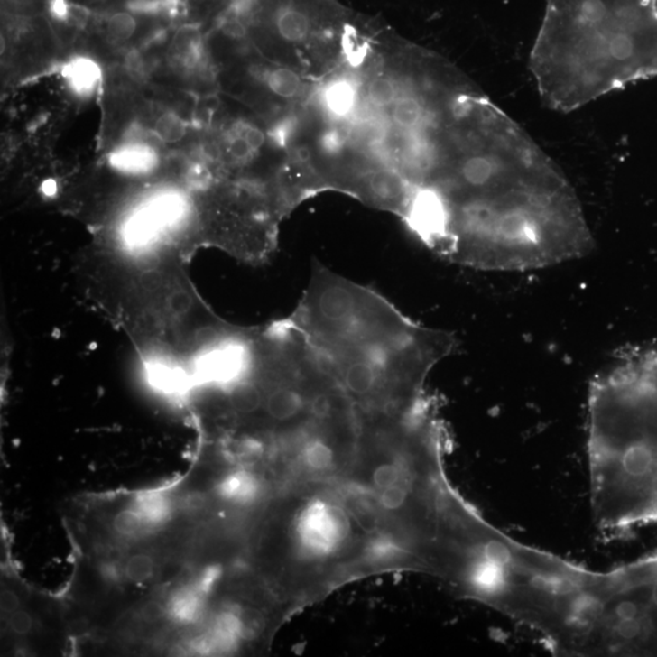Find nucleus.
<instances>
[{"label":"nucleus","instance_id":"nucleus-2","mask_svg":"<svg viewBox=\"0 0 657 657\" xmlns=\"http://www.w3.org/2000/svg\"><path fill=\"white\" fill-rule=\"evenodd\" d=\"M254 558L291 613L356 579L424 572L413 534L352 467L275 493Z\"/></svg>","mask_w":657,"mask_h":657},{"label":"nucleus","instance_id":"nucleus-18","mask_svg":"<svg viewBox=\"0 0 657 657\" xmlns=\"http://www.w3.org/2000/svg\"><path fill=\"white\" fill-rule=\"evenodd\" d=\"M155 562L146 554H135L125 562V575L135 583H143L152 578Z\"/></svg>","mask_w":657,"mask_h":657},{"label":"nucleus","instance_id":"nucleus-24","mask_svg":"<svg viewBox=\"0 0 657 657\" xmlns=\"http://www.w3.org/2000/svg\"><path fill=\"white\" fill-rule=\"evenodd\" d=\"M51 13L58 19L68 21L69 5L66 3V0H52Z\"/></svg>","mask_w":657,"mask_h":657},{"label":"nucleus","instance_id":"nucleus-20","mask_svg":"<svg viewBox=\"0 0 657 657\" xmlns=\"http://www.w3.org/2000/svg\"><path fill=\"white\" fill-rule=\"evenodd\" d=\"M9 625L12 628L14 634L19 635L29 634L31 629H32L33 620L29 613L26 611L17 610L12 614L9 618Z\"/></svg>","mask_w":657,"mask_h":657},{"label":"nucleus","instance_id":"nucleus-9","mask_svg":"<svg viewBox=\"0 0 657 657\" xmlns=\"http://www.w3.org/2000/svg\"><path fill=\"white\" fill-rule=\"evenodd\" d=\"M64 76L75 93L89 96L96 92L103 73L100 66L92 59L76 58L65 66Z\"/></svg>","mask_w":657,"mask_h":657},{"label":"nucleus","instance_id":"nucleus-15","mask_svg":"<svg viewBox=\"0 0 657 657\" xmlns=\"http://www.w3.org/2000/svg\"><path fill=\"white\" fill-rule=\"evenodd\" d=\"M114 529L121 536L129 538L141 537L152 530L150 529L149 523H146L144 516L134 506L121 510L115 516Z\"/></svg>","mask_w":657,"mask_h":657},{"label":"nucleus","instance_id":"nucleus-8","mask_svg":"<svg viewBox=\"0 0 657 657\" xmlns=\"http://www.w3.org/2000/svg\"><path fill=\"white\" fill-rule=\"evenodd\" d=\"M357 86L348 79H337L328 82L321 94L328 113L335 117L345 118L353 113L357 105Z\"/></svg>","mask_w":657,"mask_h":657},{"label":"nucleus","instance_id":"nucleus-25","mask_svg":"<svg viewBox=\"0 0 657 657\" xmlns=\"http://www.w3.org/2000/svg\"><path fill=\"white\" fill-rule=\"evenodd\" d=\"M656 522H657V513H656Z\"/></svg>","mask_w":657,"mask_h":657},{"label":"nucleus","instance_id":"nucleus-12","mask_svg":"<svg viewBox=\"0 0 657 657\" xmlns=\"http://www.w3.org/2000/svg\"><path fill=\"white\" fill-rule=\"evenodd\" d=\"M156 155L149 146L132 144L122 146L113 153L111 162L118 170L128 173H141L152 169Z\"/></svg>","mask_w":657,"mask_h":657},{"label":"nucleus","instance_id":"nucleus-7","mask_svg":"<svg viewBox=\"0 0 657 657\" xmlns=\"http://www.w3.org/2000/svg\"><path fill=\"white\" fill-rule=\"evenodd\" d=\"M208 596L197 585L184 587L171 597L167 614L180 625L197 624L204 616Z\"/></svg>","mask_w":657,"mask_h":657},{"label":"nucleus","instance_id":"nucleus-1","mask_svg":"<svg viewBox=\"0 0 657 657\" xmlns=\"http://www.w3.org/2000/svg\"><path fill=\"white\" fill-rule=\"evenodd\" d=\"M409 189L405 225L463 267L537 271L594 249L561 170L508 114L467 87L429 108L409 156Z\"/></svg>","mask_w":657,"mask_h":657},{"label":"nucleus","instance_id":"nucleus-5","mask_svg":"<svg viewBox=\"0 0 657 657\" xmlns=\"http://www.w3.org/2000/svg\"><path fill=\"white\" fill-rule=\"evenodd\" d=\"M269 491V484L250 467L228 471L219 478L215 487L216 497L219 501L241 509L258 504Z\"/></svg>","mask_w":657,"mask_h":657},{"label":"nucleus","instance_id":"nucleus-14","mask_svg":"<svg viewBox=\"0 0 657 657\" xmlns=\"http://www.w3.org/2000/svg\"><path fill=\"white\" fill-rule=\"evenodd\" d=\"M153 134L157 141L166 144H176L183 141L188 134V124L183 117L176 113L161 114L153 122Z\"/></svg>","mask_w":657,"mask_h":657},{"label":"nucleus","instance_id":"nucleus-6","mask_svg":"<svg viewBox=\"0 0 657 657\" xmlns=\"http://www.w3.org/2000/svg\"><path fill=\"white\" fill-rule=\"evenodd\" d=\"M274 27L278 36L290 44L303 43L312 36L314 17L305 5H288L277 10Z\"/></svg>","mask_w":657,"mask_h":657},{"label":"nucleus","instance_id":"nucleus-23","mask_svg":"<svg viewBox=\"0 0 657 657\" xmlns=\"http://www.w3.org/2000/svg\"><path fill=\"white\" fill-rule=\"evenodd\" d=\"M0 607L5 614H13L19 610L20 599L17 594L10 589L3 590L2 596H0Z\"/></svg>","mask_w":657,"mask_h":657},{"label":"nucleus","instance_id":"nucleus-10","mask_svg":"<svg viewBox=\"0 0 657 657\" xmlns=\"http://www.w3.org/2000/svg\"><path fill=\"white\" fill-rule=\"evenodd\" d=\"M133 506L141 512L152 530L169 522L174 509L169 495L156 492L143 493L138 495Z\"/></svg>","mask_w":657,"mask_h":657},{"label":"nucleus","instance_id":"nucleus-21","mask_svg":"<svg viewBox=\"0 0 657 657\" xmlns=\"http://www.w3.org/2000/svg\"><path fill=\"white\" fill-rule=\"evenodd\" d=\"M166 614V607H164L162 604H160L159 601L155 600L146 603L141 610V616L143 620L148 622V624H156V622L162 620Z\"/></svg>","mask_w":657,"mask_h":657},{"label":"nucleus","instance_id":"nucleus-13","mask_svg":"<svg viewBox=\"0 0 657 657\" xmlns=\"http://www.w3.org/2000/svg\"><path fill=\"white\" fill-rule=\"evenodd\" d=\"M264 83L273 94L282 99H293L303 93L305 85L295 71L288 68H274L264 73Z\"/></svg>","mask_w":657,"mask_h":657},{"label":"nucleus","instance_id":"nucleus-16","mask_svg":"<svg viewBox=\"0 0 657 657\" xmlns=\"http://www.w3.org/2000/svg\"><path fill=\"white\" fill-rule=\"evenodd\" d=\"M136 21L132 14L120 12L108 17L105 24V33L113 44L125 43L135 33Z\"/></svg>","mask_w":657,"mask_h":657},{"label":"nucleus","instance_id":"nucleus-3","mask_svg":"<svg viewBox=\"0 0 657 657\" xmlns=\"http://www.w3.org/2000/svg\"><path fill=\"white\" fill-rule=\"evenodd\" d=\"M366 418H401L433 402L426 384L457 338L402 313L386 297L314 262L288 317Z\"/></svg>","mask_w":657,"mask_h":657},{"label":"nucleus","instance_id":"nucleus-19","mask_svg":"<svg viewBox=\"0 0 657 657\" xmlns=\"http://www.w3.org/2000/svg\"><path fill=\"white\" fill-rule=\"evenodd\" d=\"M228 149L230 156L233 157V160L237 161V162L249 161L254 153V150L251 148L249 143H247L241 133L232 136V139L229 141Z\"/></svg>","mask_w":657,"mask_h":657},{"label":"nucleus","instance_id":"nucleus-11","mask_svg":"<svg viewBox=\"0 0 657 657\" xmlns=\"http://www.w3.org/2000/svg\"><path fill=\"white\" fill-rule=\"evenodd\" d=\"M426 113L425 97L419 94H409L398 97L393 104V118L394 125L401 131H415L424 120Z\"/></svg>","mask_w":657,"mask_h":657},{"label":"nucleus","instance_id":"nucleus-4","mask_svg":"<svg viewBox=\"0 0 657 657\" xmlns=\"http://www.w3.org/2000/svg\"><path fill=\"white\" fill-rule=\"evenodd\" d=\"M530 69L560 113L655 79L657 0H547Z\"/></svg>","mask_w":657,"mask_h":657},{"label":"nucleus","instance_id":"nucleus-22","mask_svg":"<svg viewBox=\"0 0 657 657\" xmlns=\"http://www.w3.org/2000/svg\"><path fill=\"white\" fill-rule=\"evenodd\" d=\"M249 143L251 148L254 150V153L258 152L264 145L265 136L264 133L260 128L254 127V125H247L243 128V132H240Z\"/></svg>","mask_w":657,"mask_h":657},{"label":"nucleus","instance_id":"nucleus-17","mask_svg":"<svg viewBox=\"0 0 657 657\" xmlns=\"http://www.w3.org/2000/svg\"><path fill=\"white\" fill-rule=\"evenodd\" d=\"M366 97L376 107H387L396 103L397 89L393 80L386 77H376L369 83Z\"/></svg>","mask_w":657,"mask_h":657}]
</instances>
